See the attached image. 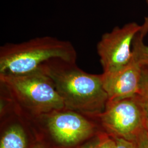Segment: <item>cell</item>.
Instances as JSON below:
<instances>
[{"instance_id":"1","label":"cell","mask_w":148,"mask_h":148,"mask_svg":"<svg viewBox=\"0 0 148 148\" xmlns=\"http://www.w3.org/2000/svg\"><path fill=\"white\" fill-rule=\"evenodd\" d=\"M38 69L52 81L67 109L95 117L104 111L109 99L102 74L87 73L76 63L60 59L50 60Z\"/></svg>"},{"instance_id":"2","label":"cell","mask_w":148,"mask_h":148,"mask_svg":"<svg viewBox=\"0 0 148 148\" xmlns=\"http://www.w3.org/2000/svg\"><path fill=\"white\" fill-rule=\"evenodd\" d=\"M53 59L76 63L77 52L69 41L51 36L7 43L0 48V74L29 73Z\"/></svg>"},{"instance_id":"3","label":"cell","mask_w":148,"mask_h":148,"mask_svg":"<svg viewBox=\"0 0 148 148\" xmlns=\"http://www.w3.org/2000/svg\"><path fill=\"white\" fill-rule=\"evenodd\" d=\"M0 81L18 101L36 113L65 108L52 81L40 69L27 74H0Z\"/></svg>"},{"instance_id":"4","label":"cell","mask_w":148,"mask_h":148,"mask_svg":"<svg viewBox=\"0 0 148 148\" xmlns=\"http://www.w3.org/2000/svg\"><path fill=\"white\" fill-rule=\"evenodd\" d=\"M147 115L145 106L136 95L108 101L104 111L97 117L109 136L132 142L145 130Z\"/></svg>"},{"instance_id":"5","label":"cell","mask_w":148,"mask_h":148,"mask_svg":"<svg viewBox=\"0 0 148 148\" xmlns=\"http://www.w3.org/2000/svg\"><path fill=\"white\" fill-rule=\"evenodd\" d=\"M141 28V25L132 22L121 27H115L103 35L97 44V52L103 73L116 72L131 62L134 56L133 41Z\"/></svg>"},{"instance_id":"6","label":"cell","mask_w":148,"mask_h":148,"mask_svg":"<svg viewBox=\"0 0 148 148\" xmlns=\"http://www.w3.org/2000/svg\"><path fill=\"white\" fill-rule=\"evenodd\" d=\"M81 115L73 111H58L49 117L48 130L57 143L73 146L94 134L95 125Z\"/></svg>"},{"instance_id":"7","label":"cell","mask_w":148,"mask_h":148,"mask_svg":"<svg viewBox=\"0 0 148 148\" xmlns=\"http://www.w3.org/2000/svg\"><path fill=\"white\" fill-rule=\"evenodd\" d=\"M143 66L134 56L131 62L116 72L102 74L108 101H118L137 95L140 90Z\"/></svg>"},{"instance_id":"8","label":"cell","mask_w":148,"mask_h":148,"mask_svg":"<svg viewBox=\"0 0 148 148\" xmlns=\"http://www.w3.org/2000/svg\"><path fill=\"white\" fill-rule=\"evenodd\" d=\"M27 138L23 128L18 125L10 127L1 139L0 148H26Z\"/></svg>"},{"instance_id":"9","label":"cell","mask_w":148,"mask_h":148,"mask_svg":"<svg viewBox=\"0 0 148 148\" xmlns=\"http://www.w3.org/2000/svg\"><path fill=\"white\" fill-rule=\"evenodd\" d=\"M132 49L135 58L142 66L148 65V46L144 43L143 38L139 34L133 41Z\"/></svg>"},{"instance_id":"10","label":"cell","mask_w":148,"mask_h":148,"mask_svg":"<svg viewBox=\"0 0 148 148\" xmlns=\"http://www.w3.org/2000/svg\"><path fill=\"white\" fill-rule=\"evenodd\" d=\"M132 143L134 148H148V135L146 130L140 133Z\"/></svg>"},{"instance_id":"11","label":"cell","mask_w":148,"mask_h":148,"mask_svg":"<svg viewBox=\"0 0 148 148\" xmlns=\"http://www.w3.org/2000/svg\"><path fill=\"white\" fill-rule=\"evenodd\" d=\"M97 148H116V140L109 134H101V140Z\"/></svg>"},{"instance_id":"12","label":"cell","mask_w":148,"mask_h":148,"mask_svg":"<svg viewBox=\"0 0 148 148\" xmlns=\"http://www.w3.org/2000/svg\"><path fill=\"white\" fill-rule=\"evenodd\" d=\"M116 142V148H134L132 142L120 138H114Z\"/></svg>"},{"instance_id":"13","label":"cell","mask_w":148,"mask_h":148,"mask_svg":"<svg viewBox=\"0 0 148 148\" xmlns=\"http://www.w3.org/2000/svg\"><path fill=\"white\" fill-rule=\"evenodd\" d=\"M101 140V135L95 136L90 142L85 144L79 148H97Z\"/></svg>"},{"instance_id":"14","label":"cell","mask_w":148,"mask_h":148,"mask_svg":"<svg viewBox=\"0 0 148 148\" xmlns=\"http://www.w3.org/2000/svg\"><path fill=\"white\" fill-rule=\"evenodd\" d=\"M147 1L148 5V0H147ZM141 27H142L141 30L139 32V35L140 37L143 38L148 33V16L145 18L144 22L143 25H141Z\"/></svg>"},{"instance_id":"15","label":"cell","mask_w":148,"mask_h":148,"mask_svg":"<svg viewBox=\"0 0 148 148\" xmlns=\"http://www.w3.org/2000/svg\"><path fill=\"white\" fill-rule=\"evenodd\" d=\"M145 130L147 131V132L148 133V114L146 119V121H145Z\"/></svg>"},{"instance_id":"16","label":"cell","mask_w":148,"mask_h":148,"mask_svg":"<svg viewBox=\"0 0 148 148\" xmlns=\"http://www.w3.org/2000/svg\"><path fill=\"white\" fill-rule=\"evenodd\" d=\"M42 148L41 147H35V148Z\"/></svg>"}]
</instances>
